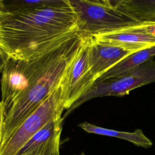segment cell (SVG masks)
Masks as SVG:
<instances>
[{
	"label": "cell",
	"mask_w": 155,
	"mask_h": 155,
	"mask_svg": "<svg viewBox=\"0 0 155 155\" xmlns=\"http://www.w3.org/2000/svg\"><path fill=\"white\" fill-rule=\"evenodd\" d=\"M77 15L68 0L9 13L0 25V54L36 59L77 33Z\"/></svg>",
	"instance_id": "cell-1"
},
{
	"label": "cell",
	"mask_w": 155,
	"mask_h": 155,
	"mask_svg": "<svg viewBox=\"0 0 155 155\" xmlns=\"http://www.w3.org/2000/svg\"><path fill=\"white\" fill-rule=\"evenodd\" d=\"M4 61H5V58L0 54V72L2 71L4 65Z\"/></svg>",
	"instance_id": "cell-15"
},
{
	"label": "cell",
	"mask_w": 155,
	"mask_h": 155,
	"mask_svg": "<svg viewBox=\"0 0 155 155\" xmlns=\"http://www.w3.org/2000/svg\"><path fill=\"white\" fill-rule=\"evenodd\" d=\"M8 12L5 10L4 1L0 0V25L3 19L7 16Z\"/></svg>",
	"instance_id": "cell-14"
},
{
	"label": "cell",
	"mask_w": 155,
	"mask_h": 155,
	"mask_svg": "<svg viewBox=\"0 0 155 155\" xmlns=\"http://www.w3.org/2000/svg\"><path fill=\"white\" fill-rule=\"evenodd\" d=\"M64 110L65 108L61 84L0 145V155H16L27 142L39 130L49 122L62 118Z\"/></svg>",
	"instance_id": "cell-4"
},
{
	"label": "cell",
	"mask_w": 155,
	"mask_h": 155,
	"mask_svg": "<svg viewBox=\"0 0 155 155\" xmlns=\"http://www.w3.org/2000/svg\"><path fill=\"white\" fill-rule=\"evenodd\" d=\"M155 82V60L146 61L127 75L119 78L96 81L91 88L67 110L62 117L65 118L73 110L84 102L97 97H122L136 88Z\"/></svg>",
	"instance_id": "cell-5"
},
{
	"label": "cell",
	"mask_w": 155,
	"mask_h": 155,
	"mask_svg": "<svg viewBox=\"0 0 155 155\" xmlns=\"http://www.w3.org/2000/svg\"><path fill=\"white\" fill-rule=\"evenodd\" d=\"M4 117H5V116H4V108L2 103L1 102H0V145H1V139H2Z\"/></svg>",
	"instance_id": "cell-13"
},
{
	"label": "cell",
	"mask_w": 155,
	"mask_h": 155,
	"mask_svg": "<svg viewBox=\"0 0 155 155\" xmlns=\"http://www.w3.org/2000/svg\"><path fill=\"white\" fill-rule=\"evenodd\" d=\"M74 155H78V154H74ZM78 155H85V154L84 153L82 152L81 154H78Z\"/></svg>",
	"instance_id": "cell-16"
},
{
	"label": "cell",
	"mask_w": 155,
	"mask_h": 155,
	"mask_svg": "<svg viewBox=\"0 0 155 155\" xmlns=\"http://www.w3.org/2000/svg\"><path fill=\"white\" fill-rule=\"evenodd\" d=\"M155 45L134 53L112 67L96 81L121 78L134 71L142 64L153 59Z\"/></svg>",
	"instance_id": "cell-10"
},
{
	"label": "cell",
	"mask_w": 155,
	"mask_h": 155,
	"mask_svg": "<svg viewBox=\"0 0 155 155\" xmlns=\"http://www.w3.org/2000/svg\"><path fill=\"white\" fill-rule=\"evenodd\" d=\"M77 15V33L82 39L138 24L139 19L118 0H70Z\"/></svg>",
	"instance_id": "cell-3"
},
{
	"label": "cell",
	"mask_w": 155,
	"mask_h": 155,
	"mask_svg": "<svg viewBox=\"0 0 155 155\" xmlns=\"http://www.w3.org/2000/svg\"><path fill=\"white\" fill-rule=\"evenodd\" d=\"M63 118L45 125L35 133L16 155H60Z\"/></svg>",
	"instance_id": "cell-7"
},
{
	"label": "cell",
	"mask_w": 155,
	"mask_h": 155,
	"mask_svg": "<svg viewBox=\"0 0 155 155\" xmlns=\"http://www.w3.org/2000/svg\"><path fill=\"white\" fill-rule=\"evenodd\" d=\"M82 42L83 39L76 33L54 48L47 64L5 116L1 144L62 84Z\"/></svg>",
	"instance_id": "cell-2"
},
{
	"label": "cell",
	"mask_w": 155,
	"mask_h": 155,
	"mask_svg": "<svg viewBox=\"0 0 155 155\" xmlns=\"http://www.w3.org/2000/svg\"><path fill=\"white\" fill-rule=\"evenodd\" d=\"M95 81L89 63L88 39H83L82 44L62 84L65 108L68 110L71 107L86 94Z\"/></svg>",
	"instance_id": "cell-6"
},
{
	"label": "cell",
	"mask_w": 155,
	"mask_h": 155,
	"mask_svg": "<svg viewBox=\"0 0 155 155\" xmlns=\"http://www.w3.org/2000/svg\"><path fill=\"white\" fill-rule=\"evenodd\" d=\"M79 127L88 133L117 137L127 140L137 147L149 148L153 145L152 141L144 134L141 129H136L133 132L122 131L101 127L87 122L81 123Z\"/></svg>",
	"instance_id": "cell-11"
},
{
	"label": "cell",
	"mask_w": 155,
	"mask_h": 155,
	"mask_svg": "<svg viewBox=\"0 0 155 155\" xmlns=\"http://www.w3.org/2000/svg\"><path fill=\"white\" fill-rule=\"evenodd\" d=\"M92 39L102 44L136 53L155 45V38L134 32L112 31L96 35Z\"/></svg>",
	"instance_id": "cell-9"
},
{
	"label": "cell",
	"mask_w": 155,
	"mask_h": 155,
	"mask_svg": "<svg viewBox=\"0 0 155 155\" xmlns=\"http://www.w3.org/2000/svg\"><path fill=\"white\" fill-rule=\"evenodd\" d=\"M118 2L141 21L155 19V0H118Z\"/></svg>",
	"instance_id": "cell-12"
},
{
	"label": "cell",
	"mask_w": 155,
	"mask_h": 155,
	"mask_svg": "<svg viewBox=\"0 0 155 155\" xmlns=\"http://www.w3.org/2000/svg\"><path fill=\"white\" fill-rule=\"evenodd\" d=\"M88 53L91 71L95 81L119 62L134 53L102 44L92 38L88 39Z\"/></svg>",
	"instance_id": "cell-8"
}]
</instances>
